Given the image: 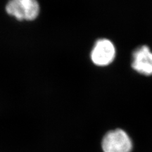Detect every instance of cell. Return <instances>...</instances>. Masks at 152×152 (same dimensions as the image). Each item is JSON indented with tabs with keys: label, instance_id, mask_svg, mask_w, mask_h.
I'll list each match as a JSON object with an SVG mask.
<instances>
[{
	"label": "cell",
	"instance_id": "cell-3",
	"mask_svg": "<svg viewBox=\"0 0 152 152\" xmlns=\"http://www.w3.org/2000/svg\"><path fill=\"white\" fill-rule=\"evenodd\" d=\"M116 50L113 43L109 39L101 38L95 42L91 51L90 58L95 66L104 67L114 61Z\"/></svg>",
	"mask_w": 152,
	"mask_h": 152
},
{
	"label": "cell",
	"instance_id": "cell-1",
	"mask_svg": "<svg viewBox=\"0 0 152 152\" xmlns=\"http://www.w3.org/2000/svg\"><path fill=\"white\" fill-rule=\"evenodd\" d=\"M37 0H9L6 5V11L17 20H33L39 14Z\"/></svg>",
	"mask_w": 152,
	"mask_h": 152
},
{
	"label": "cell",
	"instance_id": "cell-2",
	"mask_svg": "<svg viewBox=\"0 0 152 152\" xmlns=\"http://www.w3.org/2000/svg\"><path fill=\"white\" fill-rule=\"evenodd\" d=\"M102 146L104 152H130L132 142L125 131L116 129L106 133L102 140Z\"/></svg>",
	"mask_w": 152,
	"mask_h": 152
},
{
	"label": "cell",
	"instance_id": "cell-4",
	"mask_svg": "<svg viewBox=\"0 0 152 152\" xmlns=\"http://www.w3.org/2000/svg\"><path fill=\"white\" fill-rule=\"evenodd\" d=\"M131 67L141 75H152V52L149 47L142 45L132 52Z\"/></svg>",
	"mask_w": 152,
	"mask_h": 152
}]
</instances>
